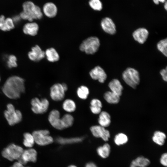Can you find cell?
Wrapping results in <instances>:
<instances>
[{"instance_id": "b9f144b4", "label": "cell", "mask_w": 167, "mask_h": 167, "mask_svg": "<svg viewBox=\"0 0 167 167\" xmlns=\"http://www.w3.org/2000/svg\"><path fill=\"white\" fill-rule=\"evenodd\" d=\"M85 167H97L96 165L92 162H90L87 164L85 166Z\"/></svg>"}, {"instance_id": "ac0fdd59", "label": "cell", "mask_w": 167, "mask_h": 167, "mask_svg": "<svg viewBox=\"0 0 167 167\" xmlns=\"http://www.w3.org/2000/svg\"><path fill=\"white\" fill-rule=\"evenodd\" d=\"M39 27L35 22H31L25 24L23 28V32L26 34L34 36L37 33Z\"/></svg>"}, {"instance_id": "7a4b0ae2", "label": "cell", "mask_w": 167, "mask_h": 167, "mask_svg": "<svg viewBox=\"0 0 167 167\" xmlns=\"http://www.w3.org/2000/svg\"><path fill=\"white\" fill-rule=\"evenodd\" d=\"M23 8V11L19 15L21 19L32 22L34 19H41L43 17V13L41 8L32 2H24Z\"/></svg>"}, {"instance_id": "bcb514c9", "label": "cell", "mask_w": 167, "mask_h": 167, "mask_svg": "<svg viewBox=\"0 0 167 167\" xmlns=\"http://www.w3.org/2000/svg\"><path fill=\"white\" fill-rule=\"evenodd\" d=\"M68 167H77L75 166L74 165H71L69 166Z\"/></svg>"}, {"instance_id": "603a6c76", "label": "cell", "mask_w": 167, "mask_h": 167, "mask_svg": "<svg viewBox=\"0 0 167 167\" xmlns=\"http://www.w3.org/2000/svg\"><path fill=\"white\" fill-rule=\"evenodd\" d=\"M166 135L165 133L160 131H155L152 137L153 141L159 146L163 145L165 142Z\"/></svg>"}, {"instance_id": "d6986e66", "label": "cell", "mask_w": 167, "mask_h": 167, "mask_svg": "<svg viewBox=\"0 0 167 167\" xmlns=\"http://www.w3.org/2000/svg\"><path fill=\"white\" fill-rule=\"evenodd\" d=\"M108 86L111 92L120 96L122 95L123 87L118 79H112L109 83Z\"/></svg>"}, {"instance_id": "7c38bea8", "label": "cell", "mask_w": 167, "mask_h": 167, "mask_svg": "<svg viewBox=\"0 0 167 167\" xmlns=\"http://www.w3.org/2000/svg\"><path fill=\"white\" fill-rule=\"evenodd\" d=\"M92 135L96 138H101L105 141H108L110 137L109 131L100 125H94L90 127Z\"/></svg>"}, {"instance_id": "9c48e42d", "label": "cell", "mask_w": 167, "mask_h": 167, "mask_svg": "<svg viewBox=\"0 0 167 167\" xmlns=\"http://www.w3.org/2000/svg\"><path fill=\"white\" fill-rule=\"evenodd\" d=\"M48 120L50 125L55 129L58 130L65 129L58 110L54 109L51 110L49 114Z\"/></svg>"}, {"instance_id": "52a82bcc", "label": "cell", "mask_w": 167, "mask_h": 167, "mask_svg": "<svg viewBox=\"0 0 167 167\" xmlns=\"http://www.w3.org/2000/svg\"><path fill=\"white\" fill-rule=\"evenodd\" d=\"M35 142L40 146H45L51 143L53 139L50 135V132L48 130L35 131L32 134Z\"/></svg>"}, {"instance_id": "c3c4849f", "label": "cell", "mask_w": 167, "mask_h": 167, "mask_svg": "<svg viewBox=\"0 0 167 167\" xmlns=\"http://www.w3.org/2000/svg\"><path fill=\"white\" fill-rule=\"evenodd\" d=\"M1 81V77H0V81Z\"/></svg>"}, {"instance_id": "8992f818", "label": "cell", "mask_w": 167, "mask_h": 167, "mask_svg": "<svg viewBox=\"0 0 167 167\" xmlns=\"http://www.w3.org/2000/svg\"><path fill=\"white\" fill-rule=\"evenodd\" d=\"M122 77L125 82L133 88L135 89L139 84L140 79L139 73L133 68H126L123 72Z\"/></svg>"}, {"instance_id": "44dd1931", "label": "cell", "mask_w": 167, "mask_h": 167, "mask_svg": "<svg viewBox=\"0 0 167 167\" xmlns=\"http://www.w3.org/2000/svg\"><path fill=\"white\" fill-rule=\"evenodd\" d=\"M45 54L47 60L50 62L58 61L60 57L58 53L54 48L47 49L45 52Z\"/></svg>"}, {"instance_id": "d4e9b609", "label": "cell", "mask_w": 167, "mask_h": 167, "mask_svg": "<svg viewBox=\"0 0 167 167\" xmlns=\"http://www.w3.org/2000/svg\"><path fill=\"white\" fill-rule=\"evenodd\" d=\"M104 97L107 102L111 104H117L120 100V96L111 91L105 92Z\"/></svg>"}, {"instance_id": "30bf717a", "label": "cell", "mask_w": 167, "mask_h": 167, "mask_svg": "<svg viewBox=\"0 0 167 167\" xmlns=\"http://www.w3.org/2000/svg\"><path fill=\"white\" fill-rule=\"evenodd\" d=\"M65 92L62 84H55L50 88V97L52 100L55 101H60L63 100L65 96Z\"/></svg>"}, {"instance_id": "836d02e7", "label": "cell", "mask_w": 167, "mask_h": 167, "mask_svg": "<svg viewBox=\"0 0 167 167\" xmlns=\"http://www.w3.org/2000/svg\"><path fill=\"white\" fill-rule=\"evenodd\" d=\"M89 5L93 10L100 11L102 9V4L100 0H90Z\"/></svg>"}, {"instance_id": "d590c367", "label": "cell", "mask_w": 167, "mask_h": 167, "mask_svg": "<svg viewBox=\"0 0 167 167\" xmlns=\"http://www.w3.org/2000/svg\"><path fill=\"white\" fill-rule=\"evenodd\" d=\"M5 24L7 31H10L15 27V24L12 19L10 18H5Z\"/></svg>"}, {"instance_id": "3957f363", "label": "cell", "mask_w": 167, "mask_h": 167, "mask_svg": "<svg viewBox=\"0 0 167 167\" xmlns=\"http://www.w3.org/2000/svg\"><path fill=\"white\" fill-rule=\"evenodd\" d=\"M100 41L96 36L89 37L84 40L79 46L80 50L88 54H93L98 50Z\"/></svg>"}, {"instance_id": "5b68a950", "label": "cell", "mask_w": 167, "mask_h": 167, "mask_svg": "<svg viewBox=\"0 0 167 167\" xmlns=\"http://www.w3.org/2000/svg\"><path fill=\"white\" fill-rule=\"evenodd\" d=\"M6 107L7 109L4 111V114L9 125L12 126L20 122L22 119L20 111L15 109L14 106L11 103L8 104Z\"/></svg>"}, {"instance_id": "4dcf8cb0", "label": "cell", "mask_w": 167, "mask_h": 167, "mask_svg": "<svg viewBox=\"0 0 167 167\" xmlns=\"http://www.w3.org/2000/svg\"><path fill=\"white\" fill-rule=\"evenodd\" d=\"M61 119L65 129L71 127L73 125L74 118L70 113L65 114L61 118Z\"/></svg>"}, {"instance_id": "2e32d148", "label": "cell", "mask_w": 167, "mask_h": 167, "mask_svg": "<svg viewBox=\"0 0 167 167\" xmlns=\"http://www.w3.org/2000/svg\"><path fill=\"white\" fill-rule=\"evenodd\" d=\"M148 30L144 28H139L133 33V37L134 40L140 44H143L146 41L148 36Z\"/></svg>"}, {"instance_id": "484cf974", "label": "cell", "mask_w": 167, "mask_h": 167, "mask_svg": "<svg viewBox=\"0 0 167 167\" xmlns=\"http://www.w3.org/2000/svg\"><path fill=\"white\" fill-rule=\"evenodd\" d=\"M63 110L68 113L74 112L76 109V106L75 102L72 100L67 99L65 100L62 104Z\"/></svg>"}, {"instance_id": "6da1fadb", "label": "cell", "mask_w": 167, "mask_h": 167, "mask_svg": "<svg viewBox=\"0 0 167 167\" xmlns=\"http://www.w3.org/2000/svg\"><path fill=\"white\" fill-rule=\"evenodd\" d=\"M2 91L9 98L16 99L19 98L25 91L24 79L17 76L9 77L5 82Z\"/></svg>"}, {"instance_id": "277c9868", "label": "cell", "mask_w": 167, "mask_h": 167, "mask_svg": "<svg viewBox=\"0 0 167 167\" xmlns=\"http://www.w3.org/2000/svg\"><path fill=\"white\" fill-rule=\"evenodd\" d=\"M24 150L21 147L11 143L4 148L1 153L3 157L10 161H18L21 157Z\"/></svg>"}, {"instance_id": "60d3db41", "label": "cell", "mask_w": 167, "mask_h": 167, "mask_svg": "<svg viewBox=\"0 0 167 167\" xmlns=\"http://www.w3.org/2000/svg\"><path fill=\"white\" fill-rule=\"evenodd\" d=\"M10 167H29L25 166L24 165L20 163L18 161L14 163Z\"/></svg>"}, {"instance_id": "74e56055", "label": "cell", "mask_w": 167, "mask_h": 167, "mask_svg": "<svg viewBox=\"0 0 167 167\" xmlns=\"http://www.w3.org/2000/svg\"><path fill=\"white\" fill-rule=\"evenodd\" d=\"M160 163L163 166L166 167L167 165V154L164 153L162 154L160 160Z\"/></svg>"}, {"instance_id": "e575fe53", "label": "cell", "mask_w": 167, "mask_h": 167, "mask_svg": "<svg viewBox=\"0 0 167 167\" xmlns=\"http://www.w3.org/2000/svg\"><path fill=\"white\" fill-rule=\"evenodd\" d=\"M17 59L15 56L13 55H9L7 58L6 65L10 68L16 67L17 66Z\"/></svg>"}, {"instance_id": "5bb4252c", "label": "cell", "mask_w": 167, "mask_h": 167, "mask_svg": "<svg viewBox=\"0 0 167 167\" xmlns=\"http://www.w3.org/2000/svg\"><path fill=\"white\" fill-rule=\"evenodd\" d=\"M29 59L34 62H38L45 56V52L42 50L38 45H36L32 48L31 50L28 54Z\"/></svg>"}, {"instance_id": "83f0119b", "label": "cell", "mask_w": 167, "mask_h": 167, "mask_svg": "<svg viewBox=\"0 0 167 167\" xmlns=\"http://www.w3.org/2000/svg\"><path fill=\"white\" fill-rule=\"evenodd\" d=\"M111 147L108 143L104 144L103 146L97 148V152L98 154L101 158H106L110 155Z\"/></svg>"}, {"instance_id": "f1b7e54d", "label": "cell", "mask_w": 167, "mask_h": 167, "mask_svg": "<svg viewBox=\"0 0 167 167\" xmlns=\"http://www.w3.org/2000/svg\"><path fill=\"white\" fill-rule=\"evenodd\" d=\"M23 143L24 145L29 148H32L35 143L33 136L32 134L29 133H25L23 135Z\"/></svg>"}, {"instance_id": "4fadbf2b", "label": "cell", "mask_w": 167, "mask_h": 167, "mask_svg": "<svg viewBox=\"0 0 167 167\" xmlns=\"http://www.w3.org/2000/svg\"><path fill=\"white\" fill-rule=\"evenodd\" d=\"M89 75L93 79L98 80L101 83H104L107 77V75L103 69L99 66H96L90 71Z\"/></svg>"}, {"instance_id": "e0dca14e", "label": "cell", "mask_w": 167, "mask_h": 167, "mask_svg": "<svg viewBox=\"0 0 167 167\" xmlns=\"http://www.w3.org/2000/svg\"><path fill=\"white\" fill-rule=\"evenodd\" d=\"M43 11L47 17L52 18L56 15L58 9L57 6L54 3L48 2L45 3L43 6Z\"/></svg>"}, {"instance_id": "1f68e13d", "label": "cell", "mask_w": 167, "mask_h": 167, "mask_svg": "<svg viewBox=\"0 0 167 167\" xmlns=\"http://www.w3.org/2000/svg\"><path fill=\"white\" fill-rule=\"evenodd\" d=\"M128 140V137L126 134L121 133L117 134L115 136L114 141L116 145L120 146L127 143Z\"/></svg>"}, {"instance_id": "ee69618b", "label": "cell", "mask_w": 167, "mask_h": 167, "mask_svg": "<svg viewBox=\"0 0 167 167\" xmlns=\"http://www.w3.org/2000/svg\"><path fill=\"white\" fill-rule=\"evenodd\" d=\"M62 84L64 90L65 92H66L68 88L67 85L65 83H62Z\"/></svg>"}, {"instance_id": "8d00e7d4", "label": "cell", "mask_w": 167, "mask_h": 167, "mask_svg": "<svg viewBox=\"0 0 167 167\" xmlns=\"http://www.w3.org/2000/svg\"><path fill=\"white\" fill-rule=\"evenodd\" d=\"M5 18L3 15L0 16V29L4 31H6L7 29L6 26Z\"/></svg>"}, {"instance_id": "7402d4cb", "label": "cell", "mask_w": 167, "mask_h": 167, "mask_svg": "<svg viewBox=\"0 0 167 167\" xmlns=\"http://www.w3.org/2000/svg\"><path fill=\"white\" fill-rule=\"evenodd\" d=\"M90 109L94 114H99L101 111L102 104L101 102L97 99H93L90 102Z\"/></svg>"}, {"instance_id": "9a60e30c", "label": "cell", "mask_w": 167, "mask_h": 167, "mask_svg": "<svg viewBox=\"0 0 167 167\" xmlns=\"http://www.w3.org/2000/svg\"><path fill=\"white\" fill-rule=\"evenodd\" d=\"M101 25L102 28L105 32L110 35L116 33V28L113 20L109 17H105L102 19Z\"/></svg>"}, {"instance_id": "8fae6325", "label": "cell", "mask_w": 167, "mask_h": 167, "mask_svg": "<svg viewBox=\"0 0 167 167\" xmlns=\"http://www.w3.org/2000/svg\"><path fill=\"white\" fill-rule=\"evenodd\" d=\"M37 152L35 149L29 148L24 150L21 157L17 161L24 165L28 162H35L37 160Z\"/></svg>"}, {"instance_id": "cb8c5ba5", "label": "cell", "mask_w": 167, "mask_h": 167, "mask_svg": "<svg viewBox=\"0 0 167 167\" xmlns=\"http://www.w3.org/2000/svg\"><path fill=\"white\" fill-rule=\"evenodd\" d=\"M150 160L143 156L138 157L133 160L131 164L136 167H147L150 164Z\"/></svg>"}, {"instance_id": "7dc6e473", "label": "cell", "mask_w": 167, "mask_h": 167, "mask_svg": "<svg viewBox=\"0 0 167 167\" xmlns=\"http://www.w3.org/2000/svg\"><path fill=\"white\" fill-rule=\"evenodd\" d=\"M130 167H136L134 166H133V165L131 164L130 165Z\"/></svg>"}, {"instance_id": "ba28073f", "label": "cell", "mask_w": 167, "mask_h": 167, "mask_svg": "<svg viewBox=\"0 0 167 167\" xmlns=\"http://www.w3.org/2000/svg\"><path fill=\"white\" fill-rule=\"evenodd\" d=\"M31 104L32 110L36 114H42L46 113L49 106V102L45 98L40 99L37 97H35L31 100Z\"/></svg>"}, {"instance_id": "f546056e", "label": "cell", "mask_w": 167, "mask_h": 167, "mask_svg": "<svg viewBox=\"0 0 167 167\" xmlns=\"http://www.w3.org/2000/svg\"><path fill=\"white\" fill-rule=\"evenodd\" d=\"M76 93L79 98L82 100H86L89 94V90L87 86L81 85L77 88Z\"/></svg>"}, {"instance_id": "7bdbcfd3", "label": "cell", "mask_w": 167, "mask_h": 167, "mask_svg": "<svg viewBox=\"0 0 167 167\" xmlns=\"http://www.w3.org/2000/svg\"><path fill=\"white\" fill-rule=\"evenodd\" d=\"M153 1L156 4H158L159 2L164 3L166 2V0H153Z\"/></svg>"}, {"instance_id": "4316f807", "label": "cell", "mask_w": 167, "mask_h": 167, "mask_svg": "<svg viewBox=\"0 0 167 167\" xmlns=\"http://www.w3.org/2000/svg\"><path fill=\"white\" fill-rule=\"evenodd\" d=\"M83 139V137H76L69 138L58 137L56 139V140L57 142L59 143L62 144H65L80 142Z\"/></svg>"}, {"instance_id": "f6af8a7d", "label": "cell", "mask_w": 167, "mask_h": 167, "mask_svg": "<svg viewBox=\"0 0 167 167\" xmlns=\"http://www.w3.org/2000/svg\"><path fill=\"white\" fill-rule=\"evenodd\" d=\"M164 8H165V9L167 10V2L166 1L165 2V5H164Z\"/></svg>"}, {"instance_id": "ab89813d", "label": "cell", "mask_w": 167, "mask_h": 167, "mask_svg": "<svg viewBox=\"0 0 167 167\" xmlns=\"http://www.w3.org/2000/svg\"><path fill=\"white\" fill-rule=\"evenodd\" d=\"M12 19L14 24H18L20 22L21 19L19 15H16L13 17Z\"/></svg>"}, {"instance_id": "d6a6232c", "label": "cell", "mask_w": 167, "mask_h": 167, "mask_svg": "<svg viewBox=\"0 0 167 167\" xmlns=\"http://www.w3.org/2000/svg\"><path fill=\"white\" fill-rule=\"evenodd\" d=\"M158 49L164 55L167 56V38L160 41L157 44Z\"/></svg>"}, {"instance_id": "ffe728a7", "label": "cell", "mask_w": 167, "mask_h": 167, "mask_svg": "<svg viewBox=\"0 0 167 167\" xmlns=\"http://www.w3.org/2000/svg\"><path fill=\"white\" fill-rule=\"evenodd\" d=\"M99 114L98 121L99 125L105 128L109 126L111 122L110 114L105 111H101Z\"/></svg>"}, {"instance_id": "f35d334b", "label": "cell", "mask_w": 167, "mask_h": 167, "mask_svg": "<svg viewBox=\"0 0 167 167\" xmlns=\"http://www.w3.org/2000/svg\"><path fill=\"white\" fill-rule=\"evenodd\" d=\"M160 74L162 77L163 80L166 82L167 81V67L161 70Z\"/></svg>"}]
</instances>
